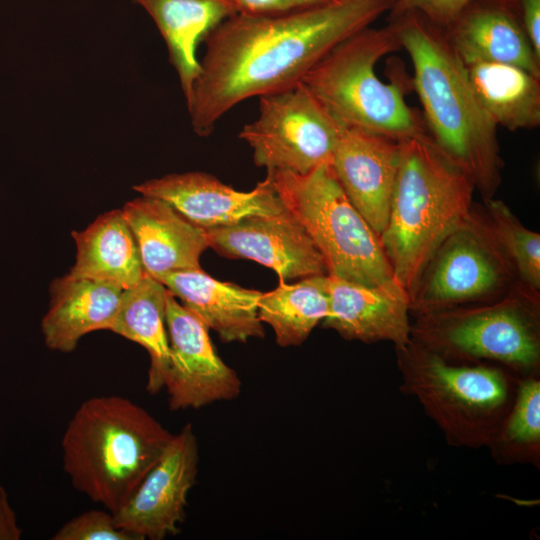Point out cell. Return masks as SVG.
Returning a JSON list of instances; mask_svg holds the SVG:
<instances>
[{
    "label": "cell",
    "mask_w": 540,
    "mask_h": 540,
    "mask_svg": "<svg viewBox=\"0 0 540 540\" xmlns=\"http://www.w3.org/2000/svg\"><path fill=\"white\" fill-rule=\"evenodd\" d=\"M344 128L300 82L260 96L259 114L239 138L252 149L256 166L306 174L331 164Z\"/></svg>",
    "instance_id": "10"
},
{
    "label": "cell",
    "mask_w": 540,
    "mask_h": 540,
    "mask_svg": "<svg viewBox=\"0 0 540 540\" xmlns=\"http://www.w3.org/2000/svg\"><path fill=\"white\" fill-rule=\"evenodd\" d=\"M413 66L412 88L433 141L472 177L483 199L501 183L497 125L480 105L444 29L417 12L388 18Z\"/></svg>",
    "instance_id": "2"
},
{
    "label": "cell",
    "mask_w": 540,
    "mask_h": 540,
    "mask_svg": "<svg viewBox=\"0 0 540 540\" xmlns=\"http://www.w3.org/2000/svg\"><path fill=\"white\" fill-rule=\"evenodd\" d=\"M198 466V440L187 423L173 434L133 494L113 513L117 526L138 540L176 535L185 517L188 493L196 483Z\"/></svg>",
    "instance_id": "12"
},
{
    "label": "cell",
    "mask_w": 540,
    "mask_h": 540,
    "mask_svg": "<svg viewBox=\"0 0 540 540\" xmlns=\"http://www.w3.org/2000/svg\"><path fill=\"white\" fill-rule=\"evenodd\" d=\"M53 540H138L117 526L110 511L89 510L67 521L52 537Z\"/></svg>",
    "instance_id": "28"
},
{
    "label": "cell",
    "mask_w": 540,
    "mask_h": 540,
    "mask_svg": "<svg viewBox=\"0 0 540 540\" xmlns=\"http://www.w3.org/2000/svg\"><path fill=\"white\" fill-rule=\"evenodd\" d=\"M122 211L147 275L158 280L171 272L201 269L200 257L209 247L204 229L165 201L150 196L128 201Z\"/></svg>",
    "instance_id": "18"
},
{
    "label": "cell",
    "mask_w": 540,
    "mask_h": 540,
    "mask_svg": "<svg viewBox=\"0 0 540 540\" xmlns=\"http://www.w3.org/2000/svg\"><path fill=\"white\" fill-rule=\"evenodd\" d=\"M494 456L536 463L540 451V382L533 376L519 380L510 412L489 446Z\"/></svg>",
    "instance_id": "27"
},
{
    "label": "cell",
    "mask_w": 540,
    "mask_h": 540,
    "mask_svg": "<svg viewBox=\"0 0 540 540\" xmlns=\"http://www.w3.org/2000/svg\"><path fill=\"white\" fill-rule=\"evenodd\" d=\"M158 281L224 343L264 337L258 315L262 292L219 281L202 268L171 272Z\"/></svg>",
    "instance_id": "19"
},
{
    "label": "cell",
    "mask_w": 540,
    "mask_h": 540,
    "mask_svg": "<svg viewBox=\"0 0 540 540\" xmlns=\"http://www.w3.org/2000/svg\"><path fill=\"white\" fill-rule=\"evenodd\" d=\"M402 390L415 396L455 446H490L519 383L502 369L448 361L411 340L396 347Z\"/></svg>",
    "instance_id": "6"
},
{
    "label": "cell",
    "mask_w": 540,
    "mask_h": 540,
    "mask_svg": "<svg viewBox=\"0 0 540 540\" xmlns=\"http://www.w3.org/2000/svg\"><path fill=\"white\" fill-rule=\"evenodd\" d=\"M168 289L145 275L136 285L124 289L110 331L141 345L148 352L150 366L146 390L155 394L164 387L169 362L166 330Z\"/></svg>",
    "instance_id": "24"
},
{
    "label": "cell",
    "mask_w": 540,
    "mask_h": 540,
    "mask_svg": "<svg viewBox=\"0 0 540 540\" xmlns=\"http://www.w3.org/2000/svg\"><path fill=\"white\" fill-rule=\"evenodd\" d=\"M517 3L524 29L540 57V0H517Z\"/></svg>",
    "instance_id": "31"
},
{
    "label": "cell",
    "mask_w": 540,
    "mask_h": 540,
    "mask_svg": "<svg viewBox=\"0 0 540 540\" xmlns=\"http://www.w3.org/2000/svg\"><path fill=\"white\" fill-rule=\"evenodd\" d=\"M152 18L167 46L186 102L200 72L198 46L237 14L230 0H132Z\"/></svg>",
    "instance_id": "21"
},
{
    "label": "cell",
    "mask_w": 540,
    "mask_h": 540,
    "mask_svg": "<svg viewBox=\"0 0 540 540\" xmlns=\"http://www.w3.org/2000/svg\"><path fill=\"white\" fill-rule=\"evenodd\" d=\"M76 259L68 273L128 289L146 275L139 249L122 209L98 216L88 227L73 231Z\"/></svg>",
    "instance_id": "22"
},
{
    "label": "cell",
    "mask_w": 540,
    "mask_h": 540,
    "mask_svg": "<svg viewBox=\"0 0 540 540\" xmlns=\"http://www.w3.org/2000/svg\"><path fill=\"white\" fill-rule=\"evenodd\" d=\"M396 0H333L290 12L235 14L204 40L200 72L186 102L199 136L234 106L289 89L336 45L371 26Z\"/></svg>",
    "instance_id": "1"
},
{
    "label": "cell",
    "mask_w": 540,
    "mask_h": 540,
    "mask_svg": "<svg viewBox=\"0 0 540 540\" xmlns=\"http://www.w3.org/2000/svg\"><path fill=\"white\" fill-rule=\"evenodd\" d=\"M237 14L275 15L329 3L333 0H230Z\"/></svg>",
    "instance_id": "30"
},
{
    "label": "cell",
    "mask_w": 540,
    "mask_h": 540,
    "mask_svg": "<svg viewBox=\"0 0 540 540\" xmlns=\"http://www.w3.org/2000/svg\"><path fill=\"white\" fill-rule=\"evenodd\" d=\"M208 246L228 258L253 260L289 282L328 274L325 260L303 225L287 209L205 230Z\"/></svg>",
    "instance_id": "13"
},
{
    "label": "cell",
    "mask_w": 540,
    "mask_h": 540,
    "mask_svg": "<svg viewBox=\"0 0 540 540\" xmlns=\"http://www.w3.org/2000/svg\"><path fill=\"white\" fill-rule=\"evenodd\" d=\"M133 189L140 195L165 201L204 230L286 210L267 176L249 192L238 191L215 176L198 171L167 174L134 185Z\"/></svg>",
    "instance_id": "14"
},
{
    "label": "cell",
    "mask_w": 540,
    "mask_h": 540,
    "mask_svg": "<svg viewBox=\"0 0 540 540\" xmlns=\"http://www.w3.org/2000/svg\"><path fill=\"white\" fill-rule=\"evenodd\" d=\"M173 434L121 396L84 401L62 438L63 468L76 490L116 512L160 458Z\"/></svg>",
    "instance_id": "4"
},
{
    "label": "cell",
    "mask_w": 540,
    "mask_h": 540,
    "mask_svg": "<svg viewBox=\"0 0 540 540\" xmlns=\"http://www.w3.org/2000/svg\"><path fill=\"white\" fill-rule=\"evenodd\" d=\"M484 218L520 285L540 289V235L526 228L501 200L485 199Z\"/></svg>",
    "instance_id": "26"
},
{
    "label": "cell",
    "mask_w": 540,
    "mask_h": 540,
    "mask_svg": "<svg viewBox=\"0 0 540 540\" xmlns=\"http://www.w3.org/2000/svg\"><path fill=\"white\" fill-rule=\"evenodd\" d=\"M166 330L169 362L164 387L173 411L230 401L241 393L238 374L216 353L209 329L168 291Z\"/></svg>",
    "instance_id": "11"
},
{
    "label": "cell",
    "mask_w": 540,
    "mask_h": 540,
    "mask_svg": "<svg viewBox=\"0 0 540 540\" xmlns=\"http://www.w3.org/2000/svg\"><path fill=\"white\" fill-rule=\"evenodd\" d=\"M329 312L328 274L300 279L262 292L258 315L270 325L281 347L301 345Z\"/></svg>",
    "instance_id": "25"
},
{
    "label": "cell",
    "mask_w": 540,
    "mask_h": 540,
    "mask_svg": "<svg viewBox=\"0 0 540 540\" xmlns=\"http://www.w3.org/2000/svg\"><path fill=\"white\" fill-rule=\"evenodd\" d=\"M465 66L480 105L497 126L516 131L540 125V77L507 63Z\"/></svg>",
    "instance_id": "23"
},
{
    "label": "cell",
    "mask_w": 540,
    "mask_h": 540,
    "mask_svg": "<svg viewBox=\"0 0 540 540\" xmlns=\"http://www.w3.org/2000/svg\"><path fill=\"white\" fill-rule=\"evenodd\" d=\"M123 289L110 283L69 274L50 285L49 309L41 330L46 346L69 353L79 340L97 330H110Z\"/></svg>",
    "instance_id": "20"
},
{
    "label": "cell",
    "mask_w": 540,
    "mask_h": 540,
    "mask_svg": "<svg viewBox=\"0 0 540 540\" xmlns=\"http://www.w3.org/2000/svg\"><path fill=\"white\" fill-rule=\"evenodd\" d=\"M471 0H396L388 18L417 12L436 26L447 28Z\"/></svg>",
    "instance_id": "29"
},
{
    "label": "cell",
    "mask_w": 540,
    "mask_h": 540,
    "mask_svg": "<svg viewBox=\"0 0 540 540\" xmlns=\"http://www.w3.org/2000/svg\"><path fill=\"white\" fill-rule=\"evenodd\" d=\"M387 225L380 235L394 280L411 298L434 252L473 212L471 175L429 133L400 141Z\"/></svg>",
    "instance_id": "3"
},
{
    "label": "cell",
    "mask_w": 540,
    "mask_h": 540,
    "mask_svg": "<svg viewBox=\"0 0 540 540\" xmlns=\"http://www.w3.org/2000/svg\"><path fill=\"white\" fill-rule=\"evenodd\" d=\"M400 155L398 140L344 128L331 161L347 198L379 236L388 222Z\"/></svg>",
    "instance_id": "15"
},
{
    "label": "cell",
    "mask_w": 540,
    "mask_h": 540,
    "mask_svg": "<svg viewBox=\"0 0 540 540\" xmlns=\"http://www.w3.org/2000/svg\"><path fill=\"white\" fill-rule=\"evenodd\" d=\"M22 531L4 487L0 484V540H19Z\"/></svg>",
    "instance_id": "32"
},
{
    "label": "cell",
    "mask_w": 540,
    "mask_h": 540,
    "mask_svg": "<svg viewBox=\"0 0 540 540\" xmlns=\"http://www.w3.org/2000/svg\"><path fill=\"white\" fill-rule=\"evenodd\" d=\"M329 312L323 327L364 343L411 340L410 297L397 282L366 286L328 274Z\"/></svg>",
    "instance_id": "17"
},
{
    "label": "cell",
    "mask_w": 540,
    "mask_h": 540,
    "mask_svg": "<svg viewBox=\"0 0 540 540\" xmlns=\"http://www.w3.org/2000/svg\"><path fill=\"white\" fill-rule=\"evenodd\" d=\"M516 285L511 264L473 210L428 261L410 298V312L419 316L494 301Z\"/></svg>",
    "instance_id": "9"
},
{
    "label": "cell",
    "mask_w": 540,
    "mask_h": 540,
    "mask_svg": "<svg viewBox=\"0 0 540 540\" xmlns=\"http://www.w3.org/2000/svg\"><path fill=\"white\" fill-rule=\"evenodd\" d=\"M444 32L465 65L507 63L540 77V57L524 29L517 0H471Z\"/></svg>",
    "instance_id": "16"
},
{
    "label": "cell",
    "mask_w": 540,
    "mask_h": 540,
    "mask_svg": "<svg viewBox=\"0 0 540 540\" xmlns=\"http://www.w3.org/2000/svg\"><path fill=\"white\" fill-rule=\"evenodd\" d=\"M266 176L315 243L329 275L366 286L396 282L380 236L349 201L331 164L306 174L273 170Z\"/></svg>",
    "instance_id": "7"
},
{
    "label": "cell",
    "mask_w": 540,
    "mask_h": 540,
    "mask_svg": "<svg viewBox=\"0 0 540 540\" xmlns=\"http://www.w3.org/2000/svg\"><path fill=\"white\" fill-rule=\"evenodd\" d=\"M411 338L451 362L486 359L516 372H536L539 293L519 284L494 301L416 316Z\"/></svg>",
    "instance_id": "8"
},
{
    "label": "cell",
    "mask_w": 540,
    "mask_h": 540,
    "mask_svg": "<svg viewBox=\"0 0 540 540\" xmlns=\"http://www.w3.org/2000/svg\"><path fill=\"white\" fill-rule=\"evenodd\" d=\"M402 49L393 23L364 28L336 45L301 83L345 128H356L401 141L428 133L423 116L405 101L411 78L400 74L383 82L379 60Z\"/></svg>",
    "instance_id": "5"
}]
</instances>
